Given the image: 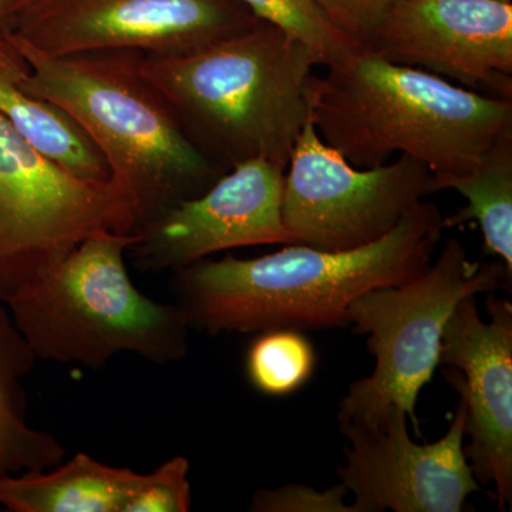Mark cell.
Here are the masks:
<instances>
[{
	"label": "cell",
	"instance_id": "6da1fadb",
	"mask_svg": "<svg viewBox=\"0 0 512 512\" xmlns=\"http://www.w3.org/2000/svg\"><path fill=\"white\" fill-rule=\"evenodd\" d=\"M443 229L440 208L424 200L366 247L330 252L288 245L254 259L205 258L173 271L171 293L190 329L211 336L342 328L360 295L423 274Z\"/></svg>",
	"mask_w": 512,
	"mask_h": 512
},
{
	"label": "cell",
	"instance_id": "7a4b0ae2",
	"mask_svg": "<svg viewBox=\"0 0 512 512\" xmlns=\"http://www.w3.org/2000/svg\"><path fill=\"white\" fill-rule=\"evenodd\" d=\"M306 101L323 143L350 164L372 168L406 154L429 167L434 192L512 133V99L464 89L367 47L323 76L312 73Z\"/></svg>",
	"mask_w": 512,
	"mask_h": 512
},
{
	"label": "cell",
	"instance_id": "3957f363",
	"mask_svg": "<svg viewBox=\"0 0 512 512\" xmlns=\"http://www.w3.org/2000/svg\"><path fill=\"white\" fill-rule=\"evenodd\" d=\"M12 35L29 67L22 89L62 110L90 138L126 201L133 234L225 174L191 143L141 76V52L55 56Z\"/></svg>",
	"mask_w": 512,
	"mask_h": 512
},
{
	"label": "cell",
	"instance_id": "277c9868",
	"mask_svg": "<svg viewBox=\"0 0 512 512\" xmlns=\"http://www.w3.org/2000/svg\"><path fill=\"white\" fill-rule=\"evenodd\" d=\"M315 66L305 46L265 22L190 52L138 60L185 136L225 173L256 158L288 167L309 121Z\"/></svg>",
	"mask_w": 512,
	"mask_h": 512
},
{
	"label": "cell",
	"instance_id": "5b68a950",
	"mask_svg": "<svg viewBox=\"0 0 512 512\" xmlns=\"http://www.w3.org/2000/svg\"><path fill=\"white\" fill-rule=\"evenodd\" d=\"M136 234L96 232L6 305L36 359L100 369L119 353L158 366L188 352L190 326L175 303L143 295L124 255Z\"/></svg>",
	"mask_w": 512,
	"mask_h": 512
},
{
	"label": "cell",
	"instance_id": "8992f818",
	"mask_svg": "<svg viewBox=\"0 0 512 512\" xmlns=\"http://www.w3.org/2000/svg\"><path fill=\"white\" fill-rule=\"evenodd\" d=\"M511 282L503 262L473 261L464 245L450 238L417 278L380 286L350 303L349 326L366 336L376 366L340 400L339 429L382 430L392 410L400 409L420 434L417 399L440 365L451 313L468 296L511 289Z\"/></svg>",
	"mask_w": 512,
	"mask_h": 512
},
{
	"label": "cell",
	"instance_id": "52a82bcc",
	"mask_svg": "<svg viewBox=\"0 0 512 512\" xmlns=\"http://www.w3.org/2000/svg\"><path fill=\"white\" fill-rule=\"evenodd\" d=\"M103 229L133 234L120 191L53 163L0 114V302L45 278Z\"/></svg>",
	"mask_w": 512,
	"mask_h": 512
},
{
	"label": "cell",
	"instance_id": "ba28073f",
	"mask_svg": "<svg viewBox=\"0 0 512 512\" xmlns=\"http://www.w3.org/2000/svg\"><path fill=\"white\" fill-rule=\"evenodd\" d=\"M285 173L282 220L292 245L350 251L379 241L433 194V174L416 158L357 168L323 143L311 121L296 138Z\"/></svg>",
	"mask_w": 512,
	"mask_h": 512
},
{
	"label": "cell",
	"instance_id": "9c48e42d",
	"mask_svg": "<svg viewBox=\"0 0 512 512\" xmlns=\"http://www.w3.org/2000/svg\"><path fill=\"white\" fill-rule=\"evenodd\" d=\"M262 20L239 0H36L12 30L49 55L190 52Z\"/></svg>",
	"mask_w": 512,
	"mask_h": 512
},
{
	"label": "cell",
	"instance_id": "30bf717a",
	"mask_svg": "<svg viewBox=\"0 0 512 512\" xmlns=\"http://www.w3.org/2000/svg\"><path fill=\"white\" fill-rule=\"evenodd\" d=\"M407 414L393 409L382 430L340 427L349 440L340 483L353 512H461L481 491L464 453L467 407L460 399L440 440L414 443Z\"/></svg>",
	"mask_w": 512,
	"mask_h": 512
},
{
	"label": "cell",
	"instance_id": "8fae6325",
	"mask_svg": "<svg viewBox=\"0 0 512 512\" xmlns=\"http://www.w3.org/2000/svg\"><path fill=\"white\" fill-rule=\"evenodd\" d=\"M367 49L487 96L512 99V5L399 0Z\"/></svg>",
	"mask_w": 512,
	"mask_h": 512
},
{
	"label": "cell",
	"instance_id": "7c38bea8",
	"mask_svg": "<svg viewBox=\"0 0 512 512\" xmlns=\"http://www.w3.org/2000/svg\"><path fill=\"white\" fill-rule=\"evenodd\" d=\"M285 171L265 158L235 165L198 197L138 229L128 249L134 264L175 271L227 249L292 245L282 220Z\"/></svg>",
	"mask_w": 512,
	"mask_h": 512
},
{
	"label": "cell",
	"instance_id": "4fadbf2b",
	"mask_svg": "<svg viewBox=\"0 0 512 512\" xmlns=\"http://www.w3.org/2000/svg\"><path fill=\"white\" fill-rule=\"evenodd\" d=\"M477 296L458 303L441 340L440 365L466 403L464 453L480 485L493 484L501 511L512 503V303L491 295L481 318Z\"/></svg>",
	"mask_w": 512,
	"mask_h": 512
},
{
	"label": "cell",
	"instance_id": "5bb4252c",
	"mask_svg": "<svg viewBox=\"0 0 512 512\" xmlns=\"http://www.w3.org/2000/svg\"><path fill=\"white\" fill-rule=\"evenodd\" d=\"M28 69L12 30L0 33V114L64 170L83 180L109 181L106 161L82 128L62 110L22 89Z\"/></svg>",
	"mask_w": 512,
	"mask_h": 512
},
{
	"label": "cell",
	"instance_id": "9a60e30c",
	"mask_svg": "<svg viewBox=\"0 0 512 512\" xmlns=\"http://www.w3.org/2000/svg\"><path fill=\"white\" fill-rule=\"evenodd\" d=\"M140 474L77 453L56 470L0 477L9 512H121Z\"/></svg>",
	"mask_w": 512,
	"mask_h": 512
},
{
	"label": "cell",
	"instance_id": "2e32d148",
	"mask_svg": "<svg viewBox=\"0 0 512 512\" xmlns=\"http://www.w3.org/2000/svg\"><path fill=\"white\" fill-rule=\"evenodd\" d=\"M36 360L8 309L0 306V477L50 470L66 453L56 436L28 420L22 382Z\"/></svg>",
	"mask_w": 512,
	"mask_h": 512
},
{
	"label": "cell",
	"instance_id": "e0dca14e",
	"mask_svg": "<svg viewBox=\"0 0 512 512\" xmlns=\"http://www.w3.org/2000/svg\"><path fill=\"white\" fill-rule=\"evenodd\" d=\"M441 190L457 191L467 200L463 210L444 218V228L476 221L488 254L498 256L512 274V133L495 141L470 171L446 181Z\"/></svg>",
	"mask_w": 512,
	"mask_h": 512
},
{
	"label": "cell",
	"instance_id": "ac0fdd59",
	"mask_svg": "<svg viewBox=\"0 0 512 512\" xmlns=\"http://www.w3.org/2000/svg\"><path fill=\"white\" fill-rule=\"evenodd\" d=\"M316 352L302 330L271 329L256 333L245 357V373L256 392L289 396L312 379Z\"/></svg>",
	"mask_w": 512,
	"mask_h": 512
},
{
	"label": "cell",
	"instance_id": "d6986e66",
	"mask_svg": "<svg viewBox=\"0 0 512 512\" xmlns=\"http://www.w3.org/2000/svg\"><path fill=\"white\" fill-rule=\"evenodd\" d=\"M262 22L281 29L311 52L316 66L345 62L359 50V42L342 32L316 0H239Z\"/></svg>",
	"mask_w": 512,
	"mask_h": 512
},
{
	"label": "cell",
	"instance_id": "ffe728a7",
	"mask_svg": "<svg viewBox=\"0 0 512 512\" xmlns=\"http://www.w3.org/2000/svg\"><path fill=\"white\" fill-rule=\"evenodd\" d=\"M190 461L175 456L156 470L140 474L121 512H188L191 510Z\"/></svg>",
	"mask_w": 512,
	"mask_h": 512
},
{
	"label": "cell",
	"instance_id": "44dd1931",
	"mask_svg": "<svg viewBox=\"0 0 512 512\" xmlns=\"http://www.w3.org/2000/svg\"><path fill=\"white\" fill-rule=\"evenodd\" d=\"M348 494L342 483L326 491L302 484H286L275 490H259L249 504L251 512H353L345 503Z\"/></svg>",
	"mask_w": 512,
	"mask_h": 512
},
{
	"label": "cell",
	"instance_id": "7402d4cb",
	"mask_svg": "<svg viewBox=\"0 0 512 512\" xmlns=\"http://www.w3.org/2000/svg\"><path fill=\"white\" fill-rule=\"evenodd\" d=\"M320 9L346 35L363 47L399 0H316Z\"/></svg>",
	"mask_w": 512,
	"mask_h": 512
},
{
	"label": "cell",
	"instance_id": "603a6c76",
	"mask_svg": "<svg viewBox=\"0 0 512 512\" xmlns=\"http://www.w3.org/2000/svg\"><path fill=\"white\" fill-rule=\"evenodd\" d=\"M36 0H6V6H8L10 18H15L19 12H22L23 9L28 8V6L35 3Z\"/></svg>",
	"mask_w": 512,
	"mask_h": 512
},
{
	"label": "cell",
	"instance_id": "cb8c5ba5",
	"mask_svg": "<svg viewBox=\"0 0 512 512\" xmlns=\"http://www.w3.org/2000/svg\"><path fill=\"white\" fill-rule=\"evenodd\" d=\"M12 30V18H10L6 0H0V33Z\"/></svg>",
	"mask_w": 512,
	"mask_h": 512
},
{
	"label": "cell",
	"instance_id": "d4e9b609",
	"mask_svg": "<svg viewBox=\"0 0 512 512\" xmlns=\"http://www.w3.org/2000/svg\"><path fill=\"white\" fill-rule=\"evenodd\" d=\"M497 2H501V3H511V0H497ZM512 5V3H511Z\"/></svg>",
	"mask_w": 512,
	"mask_h": 512
}]
</instances>
